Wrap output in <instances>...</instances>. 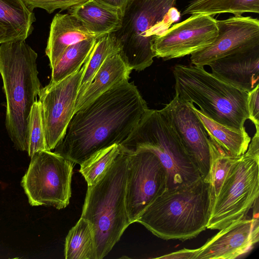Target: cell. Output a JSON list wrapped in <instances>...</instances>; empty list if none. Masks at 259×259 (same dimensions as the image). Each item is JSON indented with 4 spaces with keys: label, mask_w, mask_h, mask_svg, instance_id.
Masks as SVG:
<instances>
[{
    "label": "cell",
    "mask_w": 259,
    "mask_h": 259,
    "mask_svg": "<svg viewBox=\"0 0 259 259\" xmlns=\"http://www.w3.org/2000/svg\"><path fill=\"white\" fill-rule=\"evenodd\" d=\"M128 80L114 85L75 112L54 152L80 165L126 139L149 109L137 87Z\"/></svg>",
    "instance_id": "cell-1"
},
{
    "label": "cell",
    "mask_w": 259,
    "mask_h": 259,
    "mask_svg": "<svg viewBox=\"0 0 259 259\" xmlns=\"http://www.w3.org/2000/svg\"><path fill=\"white\" fill-rule=\"evenodd\" d=\"M211 205L209 184L201 177L189 185L166 190L136 222L163 240L185 241L207 229Z\"/></svg>",
    "instance_id": "cell-2"
},
{
    "label": "cell",
    "mask_w": 259,
    "mask_h": 259,
    "mask_svg": "<svg viewBox=\"0 0 259 259\" xmlns=\"http://www.w3.org/2000/svg\"><path fill=\"white\" fill-rule=\"evenodd\" d=\"M37 54L19 40L0 45V74L6 100L5 125L15 148L27 151L30 112L41 89Z\"/></svg>",
    "instance_id": "cell-3"
},
{
    "label": "cell",
    "mask_w": 259,
    "mask_h": 259,
    "mask_svg": "<svg viewBox=\"0 0 259 259\" xmlns=\"http://www.w3.org/2000/svg\"><path fill=\"white\" fill-rule=\"evenodd\" d=\"M110 167L88 186L81 218L91 224L97 259H102L131 225L125 204L128 153L121 148Z\"/></svg>",
    "instance_id": "cell-4"
},
{
    "label": "cell",
    "mask_w": 259,
    "mask_h": 259,
    "mask_svg": "<svg viewBox=\"0 0 259 259\" xmlns=\"http://www.w3.org/2000/svg\"><path fill=\"white\" fill-rule=\"evenodd\" d=\"M175 95L198 106L206 116L223 125L244 126L248 119V93L195 65L177 64L173 69Z\"/></svg>",
    "instance_id": "cell-5"
},
{
    "label": "cell",
    "mask_w": 259,
    "mask_h": 259,
    "mask_svg": "<svg viewBox=\"0 0 259 259\" xmlns=\"http://www.w3.org/2000/svg\"><path fill=\"white\" fill-rule=\"evenodd\" d=\"M177 1L130 0L126 5L121 26L114 34L120 45L119 54L132 70L143 71L153 63V38L181 17Z\"/></svg>",
    "instance_id": "cell-6"
},
{
    "label": "cell",
    "mask_w": 259,
    "mask_h": 259,
    "mask_svg": "<svg viewBox=\"0 0 259 259\" xmlns=\"http://www.w3.org/2000/svg\"><path fill=\"white\" fill-rule=\"evenodd\" d=\"M119 145L128 151L144 148L153 152L166 170L167 190L189 185L202 177L161 110L149 109Z\"/></svg>",
    "instance_id": "cell-7"
},
{
    "label": "cell",
    "mask_w": 259,
    "mask_h": 259,
    "mask_svg": "<svg viewBox=\"0 0 259 259\" xmlns=\"http://www.w3.org/2000/svg\"><path fill=\"white\" fill-rule=\"evenodd\" d=\"M259 196V159L245 152L213 200L207 229L220 230L245 218Z\"/></svg>",
    "instance_id": "cell-8"
},
{
    "label": "cell",
    "mask_w": 259,
    "mask_h": 259,
    "mask_svg": "<svg viewBox=\"0 0 259 259\" xmlns=\"http://www.w3.org/2000/svg\"><path fill=\"white\" fill-rule=\"evenodd\" d=\"M74 164L50 150L35 153L21 182L29 204L58 209L67 206L71 197Z\"/></svg>",
    "instance_id": "cell-9"
},
{
    "label": "cell",
    "mask_w": 259,
    "mask_h": 259,
    "mask_svg": "<svg viewBox=\"0 0 259 259\" xmlns=\"http://www.w3.org/2000/svg\"><path fill=\"white\" fill-rule=\"evenodd\" d=\"M125 150L128 158L125 204L131 224L167 190V174L158 157L151 151L144 148Z\"/></svg>",
    "instance_id": "cell-10"
},
{
    "label": "cell",
    "mask_w": 259,
    "mask_h": 259,
    "mask_svg": "<svg viewBox=\"0 0 259 259\" xmlns=\"http://www.w3.org/2000/svg\"><path fill=\"white\" fill-rule=\"evenodd\" d=\"M87 60L76 72L41 88L38 95L49 150L55 148L65 136L74 108Z\"/></svg>",
    "instance_id": "cell-11"
},
{
    "label": "cell",
    "mask_w": 259,
    "mask_h": 259,
    "mask_svg": "<svg viewBox=\"0 0 259 259\" xmlns=\"http://www.w3.org/2000/svg\"><path fill=\"white\" fill-rule=\"evenodd\" d=\"M218 35L217 20L206 14H192L154 37L152 50L155 57L164 60L183 57L209 46Z\"/></svg>",
    "instance_id": "cell-12"
},
{
    "label": "cell",
    "mask_w": 259,
    "mask_h": 259,
    "mask_svg": "<svg viewBox=\"0 0 259 259\" xmlns=\"http://www.w3.org/2000/svg\"><path fill=\"white\" fill-rule=\"evenodd\" d=\"M218 35L209 46L191 54L192 64L209 65L215 60L259 47V20L234 16L217 20Z\"/></svg>",
    "instance_id": "cell-13"
},
{
    "label": "cell",
    "mask_w": 259,
    "mask_h": 259,
    "mask_svg": "<svg viewBox=\"0 0 259 259\" xmlns=\"http://www.w3.org/2000/svg\"><path fill=\"white\" fill-rule=\"evenodd\" d=\"M161 111L166 115L188 154L204 178L210 159V138L188 103L175 95Z\"/></svg>",
    "instance_id": "cell-14"
},
{
    "label": "cell",
    "mask_w": 259,
    "mask_h": 259,
    "mask_svg": "<svg viewBox=\"0 0 259 259\" xmlns=\"http://www.w3.org/2000/svg\"><path fill=\"white\" fill-rule=\"evenodd\" d=\"M252 208L251 218L233 222L195 249V259H234L251 251L259 240L258 198Z\"/></svg>",
    "instance_id": "cell-15"
},
{
    "label": "cell",
    "mask_w": 259,
    "mask_h": 259,
    "mask_svg": "<svg viewBox=\"0 0 259 259\" xmlns=\"http://www.w3.org/2000/svg\"><path fill=\"white\" fill-rule=\"evenodd\" d=\"M211 73L247 93L259 85V47L228 55L211 62Z\"/></svg>",
    "instance_id": "cell-16"
},
{
    "label": "cell",
    "mask_w": 259,
    "mask_h": 259,
    "mask_svg": "<svg viewBox=\"0 0 259 259\" xmlns=\"http://www.w3.org/2000/svg\"><path fill=\"white\" fill-rule=\"evenodd\" d=\"M101 37L89 31L70 14H56L51 24L46 49L51 69L69 46L83 40Z\"/></svg>",
    "instance_id": "cell-17"
},
{
    "label": "cell",
    "mask_w": 259,
    "mask_h": 259,
    "mask_svg": "<svg viewBox=\"0 0 259 259\" xmlns=\"http://www.w3.org/2000/svg\"><path fill=\"white\" fill-rule=\"evenodd\" d=\"M69 14L89 31L101 36L115 32L121 26L122 12L96 0L73 6L69 9Z\"/></svg>",
    "instance_id": "cell-18"
},
{
    "label": "cell",
    "mask_w": 259,
    "mask_h": 259,
    "mask_svg": "<svg viewBox=\"0 0 259 259\" xmlns=\"http://www.w3.org/2000/svg\"><path fill=\"white\" fill-rule=\"evenodd\" d=\"M132 71L119 53L109 56L98 70L83 95L76 100L74 113L114 85L125 80H129Z\"/></svg>",
    "instance_id": "cell-19"
},
{
    "label": "cell",
    "mask_w": 259,
    "mask_h": 259,
    "mask_svg": "<svg viewBox=\"0 0 259 259\" xmlns=\"http://www.w3.org/2000/svg\"><path fill=\"white\" fill-rule=\"evenodd\" d=\"M35 21L34 13L22 0H0V45L25 40Z\"/></svg>",
    "instance_id": "cell-20"
},
{
    "label": "cell",
    "mask_w": 259,
    "mask_h": 259,
    "mask_svg": "<svg viewBox=\"0 0 259 259\" xmlns=\"http://www.w3.org/2000/svg\"><path fill=\"white\" fill-rule=\"evenodd\" d=\"M188 103L201 121L210 139L227 153L238 156L246 152L251 138L244 126L237 128L223 125L205 115L193 103Z\"/></svg>",
    "instance_id": "cell-21"
},
{
    "label": "cell",
    "mask_w": 259,
    "mask_h": 259,
    "mask_svg": "<svg viewBox=\"0 0 259 259\" xmlns=\"http://www.w3.org/2000/svg\"><path fill=\"white\" fill-rule=\"evenodd\" d=\"M246 13H259V0H193L182 12L183 16L203 14L210 16L231 13L242 16Z\"/></svg>",
    "instance_id": "cell-22"
},
{
    "label": "cell",
    "mask_w": 259,
    "mask_h": 259,
    "mask_svg": "<svg viewBox=\"0 0 259 259\" xmlns=\"http://www.w3.org/2000/svg\"><path fill=\"white\" fill-rule=\"evenodd\" d=\"M66 259H97L94 232L90 222L81 218L65 238Z\"/></svg>",
    "instance_id": "cell-23"
},
{
    "label": "cell",
    "mask_w": 259,
    "mask_h": 259,
    "mask_svg": "<svg viewBox=\"0 0 259 259\" xmlns=\"http://www.w3.org/2000/svg\"><path fill=\"white\" fill-rule=\"evenodd\" d=\"M97 39H85L69 46L51 69L50 82H58L77 71L91 53Z\"/></svg>",
    "instance_id": "cell-24"
},
{
    "label": "cell",
    "mask_w": 259,
    "mask_h": 259,
    "mask_svg": "<svg viewBox=\"0 0 259 259\" xmlns=\"http://www.w3.org/2000/svg\"><path fill=\"white\" fill-rule=\"evenodd\" d=\"M120 51L119 43L114 33L106 34L97 40L87 58L76 100L83 95L105 60Z\"/></svg>",
    "instance_id": "cell-25"
},
{
    "label": "cell",
    "mask_w": 259,
    "mask_h": 259,
    "mask_svg": "<svg viewBox=\"0 0 259 259\" xmlns=\"http://www.w3.org/2000/svg\"><path fill=\"white\" fill-rule=\"evenodd\" d=\"M210 148L209 169L207 176L204 179L209 184L212 203L225 178L239 161L242 155L236 156L227 153L210 139Z\"/></svg>",
    "instance_id": "cell-26"
},
{
    "label": "cell",
    "mask_w": 259,
    "mask_h": 259,
    "mask_svg": "<svg viewBox=\"0 0 259 259\" xmlns=\"http://www.w3.org/2000/svg\"><path fill=\"white\" fill-rule=\"evenodd\" d=\"M119 145L102 149L80 164L79 172L88 186L95 184L110 167L119 153Z\"/></svg>",
    "instance_id": "cell-27"
},
{
    "label": "cell",
    "mask_w": 259,
    "mask_h": 259,
    "mask_svg": "<svg viewBox=\"0 0 259 259\" xmlns=\"http://www.w3.org/2000/svg\"><path fill=\"white\" fill-rule=\"evenodd\" d=\"M49 150L47 147L40 102H34L29 117L27 152L29 157L35 153Z\"/></svg>",
    "instance_id": "cell-28"
},
{
    "label": "cell",
    "mask_w": 259,
    "mask_h": 259,
    "mask_svg": "<svg viewBox=\"0 0 259 259\" xmlns=\"http://www.w3.org/2000/svg\"><path fill=\"white\" fill-rule=\"evenodd\" d=\"M27 8L32 11L34 8H39L47 11L49 13L60 9L62 10L70 9L87 0H22Z\"/></svg>",
    "instance_id": "cell-29"
},
{
    "label": "cell",
    "mask_w": 259,
    "mask_h": 259,
    "mask_svg": "<svg viewBox=\"0 0 259 259\" xmlns=\"http://www.w3.org/2000/svg\"><path fill=\"white\" fill-rule=\"evenodd\" d=\"M247 105L248 119L259 127V85L248 93Z\"/></svg>",
    "instance_id": "cell-30"
},
{
    "label": "cell",
    "mask_w": 259,
    "mask_h": 259,
    "mask_svg": "<svg viewBox=\"0 0 259 259\" xmlns=\"http://www.w3.org/2000/svg\"><path fill=\"white\" fill-rule=\"evenodd\" d=\"M195 249H182L158 257V258L195 259Z\"/></svg>",
    "instance_id": "cell-31"
},
{
    "label": "cell",
    "mask_w": 259,
    "mask_h": 259,
    "mask_svg": "<svg viewBox=\"0 0 259 259\" xmlns=\"http://www.w3.org/2000/svg\"><path fill=\"white\" fill-rule=\"evenodd\" d=\"M102 4L119 10L122 13L130 0H96Z\"/></svg>",
    "instance_id": "cell-32"
}]
</instances>
